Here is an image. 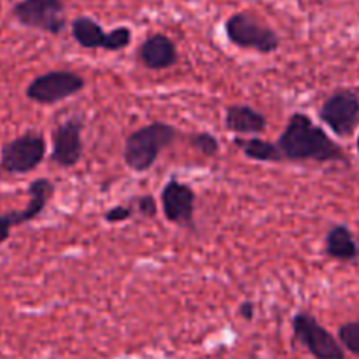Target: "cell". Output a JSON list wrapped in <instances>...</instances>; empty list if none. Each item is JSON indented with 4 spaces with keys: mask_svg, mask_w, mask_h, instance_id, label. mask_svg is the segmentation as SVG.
Returning a JSON list of instances; mask_svg holds the SVG:
<instances>
[{
    "mask_svg": "<svg viewBox=\"0 0 359 359\" xmlns=\"http://www.w3.org/2000/svg\"><path fill=\"white\" fill-rule=\"evenodd\" d=\"M284 161L304 163H330V161H344L347 156L342 146L335 142L321 126L316 125L304 112H294L286 123V128L277 140Z\"/></svg>",
    "mask_w": 359,
    "mask_h": 359,
    "instance_id": "obj_1",
    "label": "cell"
},
{
    "mask_svg": "<svg viewBox=\"0 0 359 359\" xmlns=\"http://www.w3.org/2000/svg\"><path fill=\"white\" fill-rule=\"evenodd\" d=\"M177 135V128L163 121H154L142 128H137L126 137L123 146V160L126 167L139 174L147 172L156 163L161 151L175 142Z\"/></svg>",
    "mask_w": 359,
    "mask_h": 359,
    "instance_id": "obj_2",
    "label": "cell"
},
{
    "mask_svg": "<svg viewBox=\"0 0 359 359\" xmlns=\"http://www.w3.org/2000/svg\"><path fill=\"white\" fill-rule=\"evenodd\" d=\"M48 142L41 132H25L6 142L0 149V172L7 175H25L44 161Z\"/></svg>",
    "mask_w": 359,
    "mask_h": 359,
    "instance_id": "obj_3",
    "label": "cell"
},
{
    "mask_svg": "<svg viewBox=\"0 0 359 359\" xmlns=\"http://www.w3.org/2000/svg\"><path fill=\"white\" fill-rule=\"evenodd\" d=\"M228 41L237 48L270 55L280 48V39L276 32L249 13H235L224 23Z\"/></svg>",
    "mask_w": 359,
    "mask_h": 359,
    "instance_id": "obj_4",
    "label": "cell"
},
{
    "mask_svg": "<svg viewBox=\"0 0 359 359\" xmlns=\"http://www.w3.org/2000/svg\"><path fill=\"white\" fill-rule=\"evenodd\" d=\"M86 81L72 70H51L28 83L25 95L28 100L41 105H53L74 97L84 90Z\"/></svg>",
    "mask_w": 359,
    "mask_h": 359,
    "instance_id": "obj_5",
    "label": "cell"
},
{
    "mask_svg": "<svg viewBox=\"0 0 359 359\" xmlns=\"http://www.w3.org/2000/svg\"><path fill=\"white\" fill-rule=\"evenodd\" d=\"M293 335L316 359H346L344 347L309 312H298L291 321Z\"/></svg>",
    "mask_w": 359,
    "mask_h": 359,
    "instance_id": "obj_6",
    "label": "cell"
},
{
    "mask_svg": "<svg viewBox=\"0 0 359 359\" xmlns=\"http://www.w3.org/2000/svg\"><path fill=\"white\" fill-rule=\"evenodd\" d=\"M13 16L27 28L60 35L67 27L63 0H20L13 7Z\"/></svg>",
    "mask_w": 359,
    "mask_h": 359,
    "instance_id": "obj_7",
    "label": "cell"
},
{
    "mask_svg": "<svg viewBox=\"0 0 359 359\" xmlns=\"http://www.w3.org/2000/svg\"><path fill=\"white\" fill-rule=\"evenodd\" d=\"M319 119L339 137H351L359 125V93L337 90L323 102Z\"/></svg>",
    "mask_w": 359,
    "mask_h": 359,
    "instance_id": "obj_8",
    "label": "cell"
},
{
    "mask_svg": "<svg viewBox=\"0 0 359 359\" xmlns=\"http://www.w3.org/2000/svg\"><path fill=\"white\" fill-rule=\"evenodd\" d=\"M53 195H55V184L48 177H39L32 181L28 186L27 207L23 210H11V212L0 214V244L9 241L13 228L30 223L32 219L41 216Z\"/></svg>",
    "mask_w": 359,
    "mask_h": 359,
    "instance_id": "obj_9",
    "label": "cell"
},
{
    "mask_svg": "<svg viewBox=\"0 0 359 359\" xmlns=\"http://www.w3.org/2000/svg\"><path fill=\"white\" fill-rule=\"evenodd\" d=\"M196 195L188 184L172 177L161 189V210L168 223L181 228H195Z\"/></svg>",
    "mask_w": 359,
    "mask_h": 359,
    "instance_id": "obj_10",
    "label": "cell"
},
{
    "mask_svg": "<svg viewBox=\"0 0 359 359\" xmlns=\"http://www.w3.org/2000/svg\"><path fill=\"white\" fill-rule=\"evenodd\" d=\"M51 140V163L62 168L76 167L83 158V121L79 118L65 119L53 130Z\"/></svg>",
    "mask_w": 359,
    "mask_h": 359,
    "instance_id": "obj_11",
    "label": "cell"
},
{
    "mask_svg": "<svg viewBox=\"0 0 359 359\" xmlns=\"http://www.w3.org/2000/svg\"><path fill=\"white\" fill-rule=\"evenodd\" d=\"M139 60L146 69L165 70L177 63L179 53L168 35L153 34L140 44Z\"/></svg>",
    "mask_w": 359,
    "mask_h": 359,
    "instance_id": "obj_12",
    "label": "cell"
},
{
    "mask_svg": "<svg viewBox=\"0 0 359 359\" xmlns=\"http://www.w3.org/2000/svg\"><path fill=\"white\" fill-rule=\"evenodd\" d=\"M224 125L237 135H262L266 130L269 121H266L265 114L256 111L251 105L233 104L226 107Z\"/></svg>",
    "mask_w": 359,
    "mask_h": 359,
    "instance_id": "obj_13",
    "label": "cell"
},
{
    "mask_svg": "<svg viewBox=\"0 0 359 359\" xmlns=\"http://www.w3.org/2000/svg\"><path fill=\"white\" fill-rule=\"evenodd\" d=\"M325 251L337 262H356L359 258L358 241L346 224H335L330 228L325 238Z\"/></svg>",
    "mask_w": 359,
    "mask_h": 359,
    "instance_id": "obj_14",
    "label": "cell"
},
{
    "mask_svg": "<svg viewBox=\"0 0 359 359\" xmlns=\"http://www.w3.org/2000/svg\"><path fill=\"white\" fill-rule=\"evenodd\" d=\"M233 144L244 153V156H248L252 161H259V163H280V161H284L279 146L259 139V137H235Z\"/></svg>",
    "mask_w": 359,
    "mask_h": 359,
    "instance_id": "obj_15",
    "label": "cell"
},
{
    "mask_svg": "<svg viewBox=\"0 0 359 359\" xmlns=\"http://www.w3.org/2000/svg\"><path fill=\"white\" fill-rule=\"evenodd\" d=\"M72 37L84 49H102L107 32L97 21L88 16H79L70 23Z\"/></svg>",
    "mask_w": 359,
    "mask_h": 359,
    "instance_id": "obj_16",
    "label": "cell"
},
{
    "mask_svg": "<svg viewBox=\"0 0 359 359\" xmlns=\"http://www.w3.org/2000/svg\"><path fill=\"white\" fill-rule=\"evenodd\" d=\"M130 42H132V30L128 27H116L109 34H105V41L102 49L109 53L121 51V49L128 48Z\"/></svg>",
    "mask_w": 359,
    "mask_h": 359,
    "instance_id": "obj_17",
    "label": "cell"
},
{
    "mask_svg": "<svg viewBox=\"0 0 359 359\" xmlns=\"http://www.w3.org/2000/svg\"><path fill=\"white\" fill-rule=\"evenodd\" d=\"M339 342L344 349L359 356V321L346 323L339 328Z\"/></svg>",
    "mask_w": 359,
    "mask_h": 359,
    "instance_id": "obj_18",
    "label": "cell"
},
{
    "mask_svg": "<svg viewBox=\"0 0 359 359\" xmlns=\"http://www.w3.org/2000/svg\"><path fill=\"white\" fill-rule=\"evenodd\" d=\"M191 146L195 147L198 153H202L203 156H217L219 153V140L209 132H198L195 135H191Z\"/></svg>",
    "mask_w": 359,
    "mask_h": 359,
    "instance_id": "obj_19",
    "label": "cell"
},
{
    "mask_svg": "<svg viewBox=\"0 0 359 359\" xmlns=\"http://www.w3.org/2000/svg\"><path fill=\"white\" fill-rule=\"evenodd\" d=\"M132 216H133V207L130 205H114L111 207L107 212H104V219L111 224L125 223V221H128Z\"/></svg>",
    "mask_w": 359,
    "mask_h": 359,
    "instance_id": "obj_20",
    "label": "cell"
},
{
    "mask_svg": "<svg viewBox=\"0 0 359 359\" xmlns=\"http://www.w3.org/2000/svg\"><path fill=\"white\" fill-rule=\"evenodd\" d=\"M135 205H137V212H139L140 216L156 217L158 205H156V200H154V196L140 195L139 198L135 200Z\"/></svg>",
    "mask_w": 359,
    "mask_h": 359,
    "instance_id": "obj_21",
    "label": "cell"
},
{
    "mask_svg": "<svg viewBox=\"0 0 359 359\" xmlns=\"http://www.w3.org/2000/svg\"><path fill=\"white\" fill-rule=\"evenodd\" d=\"M238 314L245 319V321H252L255 319V304L252 302H244L238 307Z\"/></svg>",
    "mask_w": 359,
    "mask_h": 359,
    "instance_id": "obj_22",
    "label": "cell"
},
{
    "mask_svg": "<svg viewBox=\"0 0 359 359\" xmlns=\"http://www.w3.org/2000/svg\"><path fill=\"white\" fill-rule=\"evenodd\" d=\"M356 147H358V154H359V135H358V140H356Z\"/></svg>",
    "mask_w": 359,
    "mask_h": 359,
    "instance_id": "obj_23",
    "label": "cell"
}]
</instances>
